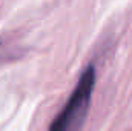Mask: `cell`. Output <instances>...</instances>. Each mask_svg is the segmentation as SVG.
Segmentation results:
<instances>
[{"label":"cell","instance_id":"cell-1","mask_svg":"<svg viewBox=\"0 0 132 131\" xmlns=\"http://www.w3.org/2000/svg\"><path fill=\"white\" fill-rule=\"evenodd\" d=\"M94 83H95V71L94 66L91 65L80 76L77 86L74 88L65 108L51 123L49 131H80L89 110Z\"/></svg>","mask_w":132,"mask_h":131}]
</instances>
